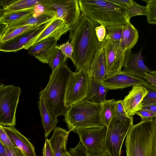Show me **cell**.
<instances>
[{
    "label": "cell",
    "instance_id": "1",
    "mask_svg": "<svg viewBox=\"0 0 156 156\" xmlns=\"http://www.w3.org/2000/svg\"><path fill=\"white\" fill-rule=\"evenodd\" d=\"M100 24L87 14L82 12L76 23L69 30L70 43L73 49V56L76 72L89 73L91 64L98 52L103 47L100 41L96 28Z\"/></svg>",
    "mask_w": 156,
    "mask_h": 156
},
{
    "label": "cell",
    "instance_id": "2",
    "mask_svg": "<svg viewBox=\"0 0 156 156\" xmlns=\"http://www.w3.org/2000/svg\"><path fill=\"white\" fill-rule=\"evenodd\" d=\"M81 12L105 28L107 33L130 23L125 7L110 0H79Z\"/></svg>",
    "mask_w": 156,
    "mask_h": 156
},
{
    "label": "cell",
    "instance_id": "3",
    "mask_svg": "<svg viewBox=\"0 0 156 156\" xmlns=\"http://www.w3.org/2000/svg\"><path fill=\"white\" fill-rule=\"evenodd\" d=\"M66 62L52 72L45 88L40 92L46 106L54 117L64 115L68 109L65 105L67 84L73 73Z\"/></svg>",
    "mask_w": 156,
    "mask_h": 156
},
{
    "label": "cell",
    "instance_id": "4",
    "mask_svg": "<svg viewBox=\"0 0 156 156\" xmlns=\"http://www.w3.org/2000/svg\"><path fill=\"white\" fill-rule=\"evenodd\" d=\"M125 145L127 156H156V118L133 125Z\"/></svg>",
    "mask_w": 156,
    "mask_h": 156
},
{
    "label": "cell",
    "instance_id": "5",
    "mask_svg": "<svg viewBox=\"0 0 156 156\" xmlns=\"http://www.w3.org/2000/svg\"><path fill=\"white\" fill-rule=\"evenodd\" d=\"M102 103L85 98L71 106L65 114L64 121L68 129L74 132L82 129L104 126L101 118Z\"/></svg>",
    "mask_w": 156,
    "mask_h": 156
},
{
    "label": "cell",
    "instance_id": "6",
    "mask_svg": "<svg viewBox=\"0 0 156 156\" xmlns=\"http://www.w3.org/2000/svg\"><path fill=\"white\" fill-rule=\"evenodd\" d=\"M21 89L13 85H0V126L14 127Z\"/></svg>",
    "mask_w": 156,
    "mask_h": 156
},
{
    "label": "cell",
    "instance_id": "7",
    "mask_svg": "<svg viewBox=\"0 0 156 156\" xmlns=\"http://www.w3.org/2000/svg\"><path fill=\"white\" fill-rule=\"evenodd\" d=\"M133 122L132 116L124 122L115 116L111 120L108 126L105 143V151L111 156H121L124 140Z\"/></svg>",
    "mask_w": 156,
    "mask_h": 156
},
{
    "label": "cell",
    "instance_id": "8",
    "mask_svg": "<svg viewBox=\"0 0 156 156\" xmlns=\"http://www.w3.org/2000/svg\"><path fill=\"white\" fill-rule=\"evenodd\" d=\"M90 78L89 73L86 71L73 72L66 85L64 101L66 108L86 98Z\"/></svg>",
    "mask_w": 156,
    "mask_h": 156
},
{
    "label": "cell",
    "instance_id": "9",
    "mask_svg": "<svg viewBox=\"0 0 156 156\" xmlns=\"http://www.w3.org/2000/svg\"><path fill=\"white\" fill-rule=\"evenodd\" d=\"M108 127H93L78 129L75 132L79 137L89 156L105 151V143Z\"/></svg>",
    "mask_w": 156,
    "mask_h": 156
},
{
    "label": "cell",
    "instance_id": "10",
    "mask_svg": "<svg viewBox=\"0 0 156 156\" xmlns=\"http://www.w3.org/2000/svg\"><path fill=\"white\" fill-rule=\"evenodd\" d=\"M43 7L56 11L55 17L63 20L70 27L75 24L81 14L79 0H43Z\"/></svg>",
    "mask_w": 156,
    "mask_h": 156
},
{
    "label": "cell",
    "instance_id": "11",
    "mask_svg": "<svg viewBox=\"0 0 156 156\" xmlns=\"http://www.w3.org/2000/svg\"><path fill=\"white\" fill-rule=\"evenodd\" d=\"M119 42L105 38L103 46L107 75L122 71L125 52L121 49Z\"/></svg>",
    "mask_w": 156,
    "mask_h": 156
},
{
    "label": "cell",
    "instance_id": "12",
    "mask_svg": "<svg viewBox=\"0 0 156 156\" xmlns=\"http://www.w3.org/2000/svg\"><path fill=\"white\" fill-rule=\"evenodd\" d=\"M108 90L122 89L147 83L144 79L126 74L122 70L107 75L100 82Z\"/></svg>",
    "mask_w": 156,
    "mask_h": 156
},
{
    "label": "cell",
    "instance_id": "13",
    "mask_svg": "<svg viewBox=\"0 0 156 156\" xmlns=\"http://www.w3.org/2000/svg\"><path fill=\"white\" fill-rule=\"evenodd\" d=\"M70 27L62 20L54 17L49 22L47 26L37 36L24 48L28 50L31 47L40 41L49 37H53L57 41L61 36L69 30Z\"/></svg>",
    "mask_w": 156,
    "mask_h": 156
},
{
    "label": "cell",
    "instance_id": "14",
    "mask_svg": "<svg viewBox=\"0 0 156 156\" xmlns=\"http://www.w3.org/2000/svg\"><path fill=\"white\" fill-rule=\"evenodd\" d=\"M141 50L137 53H133L131 50L125 52V60L123 64L124 73L144 79L146 72L151 74L152 70L144 64L142 55Z\"/></svg>",
    "mask_w": 156,
    "mask_h": 156
},
{
    "label": "cell",
    "instance_id": "15",
    "mask_svg": "<svg viewBox=\"0 0 156 156\" xmlns=\"http://www.w3.org/2000/svg\"><path fill=\"white\" fill-rule=\"evenodd\" d=\"M48 22L23 34L8 42L0 44V51L5 52H16L23 49L44 30Z\"/></svg>",
    "mask_w": 156,
    "mask_h": 156
},
{
    "label": "cell",
    "instance_id": "16",
    "mask_svg": "<svg viewBox=\"0 0 156 156\" xmlns=\"http://www.w3.org/2000/svg\"><path fill=\"white\" fill-rule=\"evenodd\" d=\"M147 93V90L143 85L132 87L128 94L122 100L124 109L129 116H132L142 109V101Z\"/></svg>",
    "mask_w": 156,
    "mask_h": 156
},
{
    "label": "cell",
    "instance_id": "17",
    "mask_svg": "<svg viewBox=\"0 0 156 156\" xmlns=\"http://www.w3.org/2000/svg\"><path fill=\"white\" fill-rule=\"evenodd\" d=\"M15 145L26 156H37L34 146L24 136L13 126H2Z\"/></svg>",
    "mask_w": 156,
    "mask_h": 156
},
{
    "label": "cell",
    "instance_id": "18",
    "mask_svg": "<svg viewBox=\"0 0 156 156\" xmlns=\"http://www.w3.org/2000/svg\"><path fill=\"white\" fill-rule=\"evenodd\" d=\"M57 41L53 37L44 39L30 47L28 53L40 62L48 64L49 55L56 46Z\"/></svg>",
    "mask_w": 156,
    "mask_h": 156
},
{
    "label": "cell",
    "instance_id": "19",
    "mask_svg": "<svg viewBox=\"0 0 156 156\" xmlns=\"http://www.w3.org/2000/svg\"><path fill=\"white\" fill-rule=\"evenodd\" d=\"M71 131H68L59 127H56L54 129L49 141L54 156H62L67 151L66 145L69 135Z\"/></svg>",
    "mask_w": 156,
    "mask_h": 156
},
{
    "label": "cell",
    "instance_id": "20",
    "mask_svg": "<svg viewBox=\"0 0 156 156\" xmlns=\"http://www.w3.org/2000/svg\"><path fill=\"white\" fill-rule=\"evenodd\" d=\"M38 103L42 126L44 130V136L46 139L56 127L58 121L57 118L53 116L48 110L40 92Z\"/></svg>",
    "mask_w": 156,
    "mask_h": 156
},
{
    "label": "cell",
    "instance_id": "21",
    "mask_svg": "<svg viewBox=\"0 0 156 156\" xmlns=\"http://www.w3.org/2000/svg\"><path fill=\"white\" fill-rule=\"evenodd\" d=\"M89 73L90 77L99 82L107 76L103 47L96 55L90 66Z\"/></svg>",
    "mask_w": 156,
    "mask_h": 156
},
{
    "label": "cell",
    "instance_id": "22",
    "mask_svg": "<svg viewBox=\"0 0 156 156\" xmlns=\"http://www.w3.org/2000/svg\"><path fill=\"white\" fill-rule=\"evenodd\" d=\"M138 32L130 23L123 28L119 46L124 52L131 49L136 44L139 38Z\"/></svg>",
    "mask_w": 156,
    "mask_h": 156
},
{
    "label": "cell",
    "instance_id": "23",
    "mask_svg": "<svg viewBox=\"0 0 156 156\" xmlns=\"http://www.w3.org/2000/svg\"><path fill=\"white\" fill-rule=\"evenodd\" d=\"M108 89L92 77H90V83L86 98L90 101L102 103L106 100V95Z\"/></svg>",
    "mask_w": 156,
    "mask_h": 156
},
{
    "label": "cell",
    "instance_id": "24",
    "mask_svg": "<svg viewBox=\"0 0 156 156\" xmlns=\"http://www.w3.org/2000/svg\"><path fill=\"white\" fill-rule=\"evenodd\" d=\"M43 0H13L2 2L1 12L18 11L27 9H35L36 6Z\"/></svg>",
    "mask_w": 156,
    "mask_h": 156
},
{
    "label": "cell",
    "instance_id": "25",
    "mask_svg": "<svg viewBox=\"0 0 156 156\" xmlns=\"http://www.w3.org/2000/svg\"><path fill=\"white\" fill-rule=\"evenodd\" d=\"M53 16L44 12L39 14L33 13L26 17L8 25V27H12L25 25H41L52 20Z\"/></svg>",
    "mask_w": 156,
    "mask_h": 156
},
{
    "label": "cell",
    "instance_id": "26",
    "mask_svg": "<svg viewBox=\"0 0 156 156\" xmlns=\"http://www.w3.org/2000/svg\"><path fill=\"white\" fill-rule=\"evenodd\" d=\"M41 25H25L12 27H7L5 31L0 35V44L8 42Z\"/></svg>",
    "mask_w": 156,
    "mask_h": 156
},
{
    "label": "cell",
    "instance_id": "27",
    "mask_svg": "<svg viewBox=\"0 0 156 156\" xmlns=\"http://www.w3.org/2000/svg\"><path fill=\"white\" fill-rule=\"evenodd\" d=\"M35 12V9L0 12V21L9 25L26 17Z\"/></svg>",
    "mask_w": 156,
    "mask_h": 156
},
{
    "label": "cell",
    "instance_id": "28",
    "mask_svg": "<svg viewBox=\"0 0 156 156\" xmlns=\"http://www.w3.org/2000/svg\"><path fill=\"white\" fill-rule=\"evenodd\" d=\"M116 101L113 99L106 100L101 103V118L105 126L108 127L111 120L115 116Z\"/></svg>",
    "mask_w": 156,
    "mask_h": 156
},
{
    "label": "cell",
    "instance_id": "29",
    "mask_svg": "<svg viewBox=\"0 0 156 156\" xmlns=\"http://www.w3.org/2000/svg\"><path fill=\"white\" fill-rule=\"evenodd\" d=\"M66 60L62 51L55 47L50 54L48 59V64L53 72L59 66L66 62Z\"/></svg>",
    "mask_w": 156,
    "mask_h": 156
},
{
    "label": "cell",
    "instance_id": "30",
    "mask_svg": "<svg viewBox=\"0 0 156 156\" xmlns=\"http://www.w3.org/2000/svg\"><path fill=\"white\" fill-rule=\"evenodd\" d=\"M125 8L127 16L130 19L131 17L137 16H146V7L140 5L133 1L130 5L126 6Z\"/></svg>",
    "mask_w": 156,
    "mask_h": 156
},
{
    "label": "cell",
    "instance_id": "31",
    "mask_svg": "<svg viewBox=\"0 0 156 156\" xmlns=\"http://www.w3.org/2000/svg\"><path fill=\"white\" fill-rule=\"evenodd\" d=\"M148 91L142 102L143 106L156 104V87L147 83L143 85Z\"/></svg>",
    "mask_w": 156,
    "mask_h": 156
},
{
    "label": "cell",
    "instance_id": "32",
    "mask_svg": "<svg viewBox=\"0 0 156 156\" xmlns=\"http://www.w3.org/2000/svg\"><path fill=\"white\" fill-rule=\"evenodd\" d=\"M147 21L156 24V0H146Z\"/></svg>",
    "mask_w": 156,
    "mask_h": 156
},
{
    "label": "cell",
    "instance_id": "33",
    "mask_svg": "<svg viewBox=\"0 0 156 156\" xmlns=\"http://www.w3.org/2000/svg\"><path fill=\"white\" fill-rule=\"evenodd\" d=\"M115 116L123 122L126 121L129 117L127 114L124 109L122 100L116 101L115 108Z\"/></svg>",
    "mask_w": 156,
    "mask_h": 156
},
{
    "label": "cell",
    "instance_id": "34",
    "mask_svg": "<svg viewBox=\"0 0 156 156\" xmlns=\"http://www.w3.org/2000/svg\"><path fill=\"white\" fill-rule=\"evenodd\" d=\"M56 47L60 49L65 56L66 59L69 58L74 63V60L73 56V47L69 41L65 43L59 45H56Z\"/></svg>",
    "mask_w": 156,
    "mask_h": 156
},
{
    "label": "cell",
    "instance_id": "35",
    "mask_svg": "<svg viewBox=\"0 0 156 156\" xmlns=\"http://www.w3.org/2000/svg\"><path fill=\"white\" fill-rule=\"evenodd\" d=\"M0 142L5 147L15 146L1 126H0Z\"/></svg>",
    "mask_w": 156,
    "mask_h": 156
},
{
    "label": "cell",
    "instance_id": "36",
    "mask_svg": "<svg viewBox=\"0 0 156 156\" xmlns=\"http://www.w3.org/2000/svg\"><path fill=\"white\" fill-rule=\"evenodd\" d=\"M123 28L116 29L108 33H107L105 39L120 42L122 37Z\"/></svg>",
    "mask_w": 156,
    "mask_h": 156
},
{
    "label": "cell",
    "instance_id": "37",
    "mask_svg": "<svg viewBox=\"0 0 156 156\" xmlns=\"http://www.w3.org/2000/svg\"><path fill=\"white\" fill-rule=\"evenodd\" d=\"M136 114L140 116L142 121L149 120L156 118V114L147 110L141 109Z\"/></svg>",
    "mask_w": 156,
    "mask_h": 156
},
{
    "label": "cell",
    "instance_id": "38",
    "mask_svg": "<svg viewBox=\"0 0 156 156\" xmlns=\"http://www.w3.org/2000/svg\"><path fill=\"white\" fill-rule=\"evenodd\" d=\"M5 147L6 156H26L20 150L15 146Z\"/></svg>",
    "mask_w": 156,
    "mask_h": 156
},
{
    "label": "cell",
    "instance_id": "39",
    "mask_svg": "<svg viewBox=\"0 0 156 156\" xmlns=\"http://www.w3.org/2000/svg\"><path fill=\"white\" fill-rule=\"evenodd\" d=\"M43 156H54L53 150L51 146L49 140L46 138L42 148Z\"/></svg>",
    "mask_w": 156,
    "mask_h": 156
},
{
    "label": "cell",
    "instance_id": "40",
    "mask_svg": "<svg viewBox=\"0 0 156 156\" xmlns=\"http://www.w3.org/2000/svg\"><path fill=\"white\" fill-rule=\"evenodd\" d=\"M96 34L99 41L101 42L105 41L107 34L106 30L103 25H100L96 29Z\"/></svg>",
    "mask_w": 156,
    "mask_h": 156
},
{
    "label": "cell",
    "instance_id": "41",
    "mask_svg": "<svg viewBox=\"0 0 156 156\" xmlns=\"http://www.w3.org/2000/svg\"><path fill=\"white\" fill-rule=\"evenodd\" d=\"M145 74L146 81L156 87V71H152L151 74L146 72Z\"/></svg>",
    "mask_w": 156,
    "mask_h": 156
},
{
    "label": "cell",
    "instance_id": "42",
    "mask_svg": "<svg viewBox=\"0 0 156 156\" xmlns=\"http://www.w3.org/2000/svg\"><path fill=\"white\" fill-rule=\"evenodd\" d=\"M110 1L121 6L125 7L130 5L133 1L132 0H110Z\"/></svg>",
    "mask_w": 156,
    "mask_h": 156
},
{
    "label": "cell",
    "instance_id": "43",
    "mask_svg": "<svg viewBox=\"0 0 156 156\" xmlns=\"http://www.w3.org/2000/svg\"><path fill=\"white\" fill-rule=\"evenodd\" d=\"M141 109L147 110L156 114V104L143 106Z\"/></svg>",
    "mask_w": 156,
    "mask_h": 156
},
{
    "label": "cell",
    "instance_id": "44",
    "mask_svg": "<svg viewBox=\"0 0 156 156\" xmlns=\"http://www.w3.org/2000/svg\"><path fill=\"white\" fill-rule=\"evenodd\" d=\"M0 156H6L5 147L1 142H0Z\"/></svg>",
    "mask_w": 156,
    "mask_h": 156
},
{
    "label": "cell",
    "instance_id": "45",
    "mask_svg": "<svg viewBox=\"0 0 156 156\" xmlns=\"http://www.w3.org/2000/svg\"><path fill=\"white\" fill-rule=\"evenodd\" d=\"M89 156H111L108 154L105 151H104L103 152L100 153L98 154Z\"/></svg>",
    "mask_w": 156,
    "mask_h": 156
},
{
    "label": "cell",
    "instance_id": "46",
    "mask_svg": "<svg viewBox=\"0 0 156 156\" xmlns=\"http://www.w3.org/2000/svg\"><path fill=\"white\" fill-rule=\"evenodd\" d=\"M62 156H72L71 154L70 153L69 151H66L64 154H63Z\"/></svg>",
    "mask_w": 156,
    "mask_h": 156
}]
</instances>
